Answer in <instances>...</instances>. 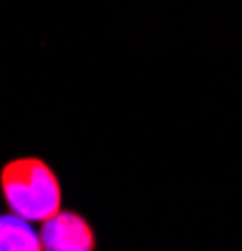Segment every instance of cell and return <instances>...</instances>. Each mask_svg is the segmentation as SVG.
<instances>
[{
  "label": "cell",
  "mask_w": 242,
  "mask_h": 251,
  "mask_svg": "<svg viewBox=\"0 0 242 251\" xmlns=\"http://www.w3.org/2000/svg\"><path fill=\"white\" fill-rule=\"evenodd\" d=\"M40 244L43 251H93L98 239L84 214L60 208L40 221Z\"/></svg>",
  "instance_id": "2"
},
{
  "label": "cell",
  "mask_w": 242,
  "mask_h": 251,
  "mask_svg": "<svg viewBox=\"0 0 242 251\" xmlns=\"http://www.w3.org/2000/svg\"><path fill=\"white\" fill-rule=\"evenodd\" d=\"M0 251H43L40 231L18 214H0Z\"/></svg>",
  "instance_id": "3"
},
{
  "label": "cell",
  "mask_w": 242,
  "mask_h": 251,
  "mask_svg": "<svg viewBox=\"0 0 242 251\" xmlns=\"http://www.w3.org/2000/svg\"><path fill=\"white\" fill-rule=\"evenodd\" d=\"M0 194L13 214L33 224L63 208V186L53 166L38 156H18L0 169Z\"/></svg>",
  "instance_id": "1"
}]
</instances>
